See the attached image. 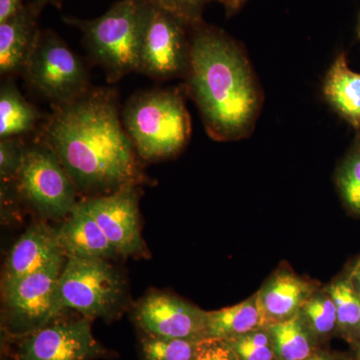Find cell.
<instances>
[{"label": "cell", "instance_id": "1", "mask_svg": "<svg viewBox=\"0 0 360 360\" xmlns=\"http://www.w3.org/2000/svg\"><path fill=\"white\" fill-rule=\"evenodd\" d=\"M39 136L82 193L103 195L142 179L115 89L90 87L75 101L52 106Z\"/></svg>", "mask_w": 360, "mask_h": 360}, {"label": "cell", "instance_id": "2", "mask_svg": "<svg viewBox=\"0 0 360 360\" xmlns=\"http://www.w3.org/2000/svg\"><path fill=\"white\" fill-rule=\"evenodd\" d=\"M186 90L200 110L206 131L217 141H234L252 131L262 92L240 47L221 30L191 27Z\"/></svg>", "mask_w": 360, "mask_h": 360}, {"label": "cell", "instance_id": "3", "mask_svg": "<svg viewBox=\"0 0 360 360\" xmlns=\"http://www.w3.org/2000/svg\"><path fill=\"white\" fill-rule=\"evenodd\" d=\"M122 120L137 155L143 160L179 155L191 139V115L179 89L134 94L123 108Z\"/></svg>", "mask_w": 360, "mask_h": 360}, {"label": "cell", "instance_id": "4", "mask_svg": "<svg viewBox=\"0 0 360 360\" xmlns=\"http://www.w3.org/2000/svg\"><path fill=\"white\" fill-rule=\"evenodd\" d=\"M148 0H120L99 18H63L84 35L89 58L103 68L110 84L137 72L139 51L148 16Z\"/></svg>", "mask_w": 360, "mask_h": 360}, {"label": "cell", "instance_id": "5", "mask_svg": "<svg viewBox=\"0 0 360 360\" xmlns=\"http://www.w3.org/2000/svg\"><path fill=\"white\" fill-rule=\"evenodd\" d=\"M63 257L2 288V331L18 340L56 321Z\"/></svg>", "mask_w": 360, "mask_h": 360}, {"label": "cell", "instance_id": "6", "mask_svg": "<svg viewBox=\"0 0 360 360\" xmlns=\"http://www.w3.org/2000/svg\"><path fill=\"white\" fill-rule=\"evenodd\" d=\"M61 310L75 309L86 319H108L124 297V283L105 258L68 257L58 281Z\"/></svg>", "mask_w": 360, "mask_h": 360}, {"label": "cell", "instance_id": "7", "mask_svg": "<svg viewBox=\"0 0 360 360\" xmlns=\"http://www.w3.org/2000/svg\"><path fill=\"white\" fill-rule=\"evenodd\" d=\"M14 186L18 196L45 219H65L77 205L75 182L56 153L40 139L26 143Z\"/></svg>", "mask_w": 360, "mask_h": 360}, {"label": "cell", "instance_id": "8", "mask_svg": "<svg viewBox=\"0 0 360 360\" xmlns=\"http://www.w3.org/2000/svg\"><path fill=\"white\" fill-rule=\"evenodd\" d=\"M21 77L52 106L70 103L90 89L84 63L51 30L40 32Z\"/></svg>", "mask_w": 360, "mask_h": 360}, {"label": "cell", "instance_id": "9", "mask_svg": "<svg viewBox=\"0 0 360 360\" xmlns=\"http://www.w3.org/2000/svg\"><path fill=\"white\" fill-rule=\"evenodd\" d=\"M186 28L179 18L149 4L137 72L155 80L186 78L191 58Z\"/></svg>", "mask_w": 360, "mask_h": 360}, {"label": "cell", "instance_id": "10", "mask_svg": "<svg viewBox=\"0 0 360 360\" xmlns=\"http://www.w3.org/2000/svg\"><path fill=\"white\" fill-rule=\"evenodd\" d=\"M106 354L91 321H52L18 340L15 360H94Z\"/></svg>", "mask_w": 360, "mask_h": 360}, {"label": "cell", "instance_id": "11", "mask_svg": "<svg viewBox=\"0 0 360 360\" xmlns=\"http://www.w3.org/2000/svg\"><path fill=\"white\" fill-rule=\"evenodd\" d=\"M136 186H123L115 193L91 196L84 201L90 214L122 257L143 250Z\"/></svg>", "mask_w": 360, "mask_h": 360}, {"label": "cell", "instance_id": "12", "mask_svg": "<svg viewBox=\"0 0 360 360\" xmlns=\"http://www.w3.org/2000/svg\"><path fill=\"white\" fill-rule=\"evenodd\" d=\"M135 321L146 335L191 340L207 338V311L167 293L146 296L137 307Z\"/></svg>", "mask_w": 360, "mask_h": 360}, {"label": "cell", "instance_id": "13", "mask_svg": "<svg viewBox=\"0 0 360 360\" xmlns=\"http://www.w3.org/2000/svg\"><path fill=\"white\" fill-rule=\"evenodd\" d=\"M317 290L316 283L298 276L288 264L279 266L257 292L265 326L300 314Z\"/></svg>", "mask_w": 360, "mask_h": 360}, {"label": "cell", "instance_id": "14", "mask_svg": "<svg viewBox=\"0 0 360 360\" xmlns=\"http://www.w3.org/2000/svg\"><path fill=\"white\" fill-rule=\"evenodd\" d=\"M32 4L22 6L11 18L0 23V75L6 79L22 75L40 32Z\"/></svg>", "mask_w": 360, "mask_h": 360}, {"label": "cell", "instance_id": "15", "mask_svg": "<svg viewBox=\"0 0 360 360\" xmlns=\"http://www.w3.org/2000/svg\"><path fill=\"white\" fill-rule=\"evenodd\" d=\"M65 257L58 231L44 224H32L11 248L4 266L2 288Z\"/></svg>", "mask_w": 360, "mask_h": 360}, {"label": "cell", "instance_id": "16", "mask_svg": "<svg viewBox=\"0 0 360 360\" xmlns=\"http://www.w3.org/2000/svg\"><path fill=\"white\" fill-rule=\"evenodd\" d=\"M61 250L68 257L105 258L117 252L84 205L77 202L58 229Z\"/></svg>", "mask_w": 360, "mask_h": 360}, {"label": "cell", "instance_id": "17", "mask_svg": "<svg viewBox=\"0 0 360 360\" xmlns=\"http://www.w3.org/2000/svg\"><path fill=\"white\" fill-rule=\"evenodd\" d=\"M324 96L343 120L360 130V73L348 68L345 53L340 54L329 68Z\"/></svg>", "mask_w": 360, "mask_h": 360}, {"label": "cell", "instance_id": "18", "mask_svg": "<svg viewBox=\"0 0 360 360\" xmlns=\"http://www.w3.org/2000/svg\"><path fill=\"white\" fill-rule=\"evenodd\" d=\"M42 115L20 94L11 79L0 89V139L22 137L35 130Z\"/></svg>", "mask_w": 360, "mask_h": 360}, {"label": "cell", "instance_id": "19", "mask_svg": "<svg viewBox=\"0 0 360 360\" xmlns=\"http://www.w3.org/2000/svg\"><path fill=\"white\" fill-rule=\"evenodd\" d=\"M262 328L265 323L257 293L233 307L207 311V338L226 340Z\"/></svg>", "mask_w": 360, "mask_h": 360}, {"label": "cell", "instance_id": "20", "mask_svg": "<svg viewBox=\"0 0 360 360\" xmlns=\"http://www.w3.org/2000/svg\"><path fill=\"white\" fill-rule=\"evenodd\" d=\"M266 328L278 360H305L322 347L300 314Z\"/></svg>", "mask_w": 360, "mask_h": 360}, {"label": "cell", "instance_id": "21", "mask_svg": "<svg viewBox=\"0 0 360 360\" xmlns=\"http://www.w3.org/2000/svg\"><path fill=\"white\" fill-rule=\"evenodd\" d=\"M300 314L322 347L338 331L335 302L326 288L315 291L303 305Z\"/></svg>", "mask_w": 360, "mask_h": 360}, {"label": "cell", "instance_id": "22", "mask_svg": "<svg viewBox=\"0 0 360 360\" xmlns=\"http://www.w3.org/2000/svg\"><path fill=\"white\" fill-rule=\"evenodd\" d=\"M326 290L335 302L338 314V331L352 335L360 328V297L352 278L335 279Z\"/></svg>", "mask_w": 360, "mask_h": 360}, {"label": "cell", "instance_id": "23", "mask_svg": "<svg viewBox=\"0 0 360 360\" xmlns=\"http://www.w3.org/2000/svg\"><path fill=\"white\" fill-rule=\"evenodd\" d=\"M200 340L146 335L141 340L142 360H191Z\"/></svg>", "mask_w": 360, "mask_h": 360}, {"label": "cell", "instance_id": "24", "mask_svg": "<svg viewBox=\"0 0 360 360\" xmlns=\"http://www.w3.org/2000/svg\"><path fill=\"white\" fill-rule=\"evenodd\" d=\"M336 184L350 212L360 214V139L338 168Z\"/></svg>", "mask_w": 360, "mask_h": 360}, {"label": "cell", "instance_id": "25", "mask_svg": "<svg viewBox=\"0 0 360 360\" xmlns=\"http://www.w3.org/2000/svg\"><path fill=\"white\" fill-rule=\"evenodd\" d=\"M224 340L239 360H278L266 326Z\"/></svg>", "mask_w": 360, "mask_h": 360}, {"label": "cell", "instance_id": "26", "mask_svg": "<svg viewBox=\"0 0 360 360\" xmlns=\"http://www.w3.org/2000/svg\"><path fill=\"white\" fill-rule=\"evenodd\" d=\"M26 143L22 137L0 139V177L1 181L11 182L18 176L23 158Z\"/></svg>", "mask_w": 360, "mask_h": 360}, {"label": "cell", "instance_id": "27", "mask_svg": "<svg viewBox=\"0 0 360 360\" xmlns=\"http://www.w3.org/2000/svg\"><path fill=\"white\" fill-rule=\"evenodd\" d=\"M153 6L179 18L188 28L202 23L201 13L203 7L212 0H148Z\"/></svg>", "mask_w": 360, "mask_h": 360}, {"label": "cell", "instance_id": "28", "mask_svg": "<svg viewBox=\"0 0 360 360\" xmlns=\"http://www.w3.org/2000/svg\"><path fill=\"white\" fill-rule=\"evenodd\" d=\"M191 360H239L229 343L222 338L201 340Z\"/></svg>", "mask_w": 360, "mask_h": 360}, {"label": "cell", "instance_id": "29", "mask_svg": "<svg viewBox=\"0 0 360 360\" xmlns=\"http://www.w3.org/2000/svg\"><path fill=\"white\" fill-rule=\"evenodd\" d=\"M22 6V0H0V23L18 13Z\"/></svg>", "mask_w": 360, "mask_h": 360}, {"label": "cell", "instance_id": "30", "mask_svg": "<svg viewBox=\"0 0 360 360\" xmlns=\"http://www.w3.org/2000/svg\"><path fill=\"white\" fill-rule=\"evenodd\" d=\"M305 360H345L340 355L335 354V352H328L324 347L319 348V350L314 352V354L310 355L309 359Z\"/></svg>", "mask_w": 360, "mask_h": 360}, {"label": "cell", "instance_id": "31", "mask_svg": "<svg viewBox=\"0 0 360 360\" xmlns=\"http://www.w3.org/2000/svg\"><path fill=\"white\" fill-rule=\"evenodd\" d=\"M63 0H32V4L37 13H40L45 6H54L60 7Z\"/></svg>", "mask_w": 360, "mask_h": 360}, {"label": "cell", "instance_id": "32", "mask_svg": "<svg viewBox=\"0 0 360 360\" xmlns=\"http://www.w3.org/2000/svg\"><path fill=\"white\" fill-rule=\"evenodd\" d=\"M246 0H233V2H232L231 8L227 11V13L231 14L233 13L234 11H238V9L240 8L241 6H243V4Z\"/></svg>", "mask_w": 360, "mask_h": 360}, {"label": "cell", "instance_id": "33", "mask_svg": "<svg viewBox=\"0 0 360 360\" xmlns=\"http://www.w3.org/2000/svg\"><path fill=\"white\" fill-rule=\"evenodd\" d=\"M352 278L356 281V283H359L360 285V260L359 264L355 265L354 270H352Z\"/></svg>", "mask_w": 360, "mask_h": 360}, {"label": "cell", "instance_id": "34", "mask_svg": "<svg viewBox=\"0 0 360 360\" xmlns=\"http://www.w3.org/2000/svg\"><path fill=\"white\" fill-rule=\"evenodd\" d=\"M219 1L222 2V4H224L225 7H226V11H229V9L231 8L233 0H219Z\"/></svg>", "mask_w": 360, "mask_h": 360}, {"label": "cell", "instance_id": "35", "mask_svg": "<svg viewBox=\"0 0 360 360\" xmlns=\"http://www.w3.org/2000/svg\"><path fill=\"white\" fill-rule=\"evenodd\" d=\"M359 37H360V18H359Z\"/></svg>", "mask_w": 360, "mask_h": 360}, {"label": "cell", "instance_id": "36", "mask_svg": "<svg viewBox=\"0 0 360 360\" xmlns=\"http://www.w3.org/2000/svg\"><path fill=\"white\" fill-rule=\"evenodd\" d=\"M359 297H360V290H359ZM359 335H360V328H359Z\"/></svg>", "mask_w": 360, "mask_h": 360}, {"label": "cell", "instance_id": "37", "mask_svg": "<svg viewBox=\"0 0 360 360\" xmlns=\"http://www.w3.org/2000/svg\"><path fill=\"white\" fill-rule=\"evenodd\" d=\"M357 137H359V139H360V130H359V136H357Z\"/></svg>", "mask_w": 360, "mask_h": 360}]
</instances>
